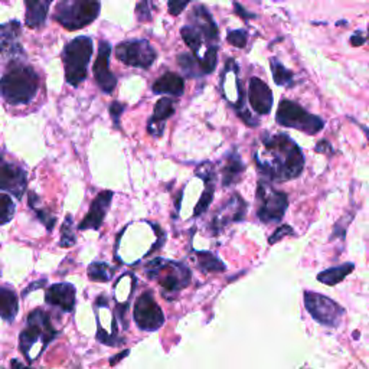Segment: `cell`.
<instances>
[{"instance_id": "obj_1", "label": "cell", "mask_w": 369, "mask_h": 369, "mask_svg": "<svg viewBox=\"0 0 369 369\" xmlns=\"http://www.w3.org/2000/svg\"><path fill=\"white\" fill-rule=\"evenodd\" d=\"M261 147L254 151L252 157L261 176L267 182H287L302 175L304 155L302 147L286 133H263Z\"/></svg>"}, {"instance_id": "obj_2", "label": "cell", "mask_w": 369, "mask_h": 369, "mask_svg": "<svg viewBox=\"0 0 369 369\" xmlns=\"http://www.w3.org/2000/svg\"><path fill=\"white\" fill-rule=\"evenodd\" d=\"M40 89V76L21 61H12L5 76L0 78V96L12 105L29 104Z\"/></svg>"}, {"instance_id": "obj_3", "label": "cell", "mask_w": 369, "mask_h": 369, "mask_svg": "<svg viewBox=\"0 0 369 369\" xmlns=\"http://www.w3.org/2000/svg\"><path fill=\"white\" fill-rule=\"evenodd\" d=\"M58 336L48 313L42 309H35L29 313L26 326L21 332L19 347L29 362L38 359L46 346Z\"/></svg>"}, {"instance_id": "obj_4", "label": "cell", "mask_w": 369, "mask_h": 369, "mask_svg": "<svg viewBox=\"0 0 369 369\" xmlns=\"http://www.w3.org/2000/svg\"><path fill=\"white\" fill-rule=\"evenodd\" d=\"M92 51H94V44L88 36H78L65 45L62 62L65 68V81L69 85L78 87L87 80Z\"/></svg>"}, {"instance_id": "obj_5", "label": "cell", "mask_w": 369, "mask_h": 369, "mask_svg": "<svg viewBox=\"0 0 369 369\" xmlns=\"http://www.w3.org/2000/svg\"><path fill=\"white\" fill-rule=\"evenodd\" d=\"M101 10L96 0H62L55 8L53 19L68 31H78L94 22Z\"/></svg>"}, {"instance_id": "obj_6", "label": "cell", "mask_w": 369, "mask_h": 369, "mask_svg": "<svg viewBox=\"0 0 369 369\" xmlns=\"http://www.w3.org/2000/svg\"><path fill=\"white\" fill-rule=\"evenodd\" d=\"M146 275L152 280H157L162 289L169 293L187 289L192 280V271L187 264L164 260L160 257L146 266Z\"/></svg>"}, {"instance_id": "obj_7", "label": "cell", "mask_w": 369, "mask_h": 369, "mask_svg": "<svg viewBox=\"0 0 369 369\" xmlns=\"http://www.w3.org/2000/svg\"><path fill=\"white\" fill-rule=\"evenodd\" d=\"M275 121L283 127L296 128V130L310 136L318 135L325 127V121L320 117L309 113L300 104L290 100L280 101L279 108H277Z\"/></svg>"}, {"instance_id": "obj_8", "label": "cell", "mask_w": 369, "mask_h": 369, "mask_svg": "<svg viewBox=\"0 0 369 369\" xmlns=\"http://www.w3.org/2000/svg\"><path fill=\"white\" fill-rule=\"evenodd\" d=\"M289 208V198L284 192L275 191L267 180L257 184V216L264 224L279 223Z\"/></svg>"}, {"instance_id": "obj_9", "label": "cell", "mask_w": 369, "mask_h": 369, "mask_svg": "<svg viewBox=\"0 0 369 369\" xmlns=\"http://www.w3.org/2000/svg\"><path fill=\"white\" fill-rule=\"evenodd\" d=\"M304 306L313 319L327 327H338L345 316L339 303L315 291H304Z\"/></svg>"}, {"instance_id": "obj_10", "label": "cell", "mask_w": 369, "mask_h": 369, "mask_svg": "<svg viewBox=\"0 0 369 369\" xmlns=\"http://www.w3.org/2000/svg\"><path fill=\"white\" fill-rule=\"evenodd\" d=\"M116 57L128 67L147 69L156 61L157 52L149 41L132 40L124 41L116 46Z\"/></svg>"}, {"instance_id": "obj_11", "label": "cell", "mask_w": 369, "mask_h": 369, "mask_svg": "<svg viewBox=\"0 0 369 369\" xmlns=\"http://www.w3.org/2000/svg\"><path fill=\"white\" fill-rule=\"evenodd\" d=\"M133 318L139 329L146 332H156L164 323V315L156 303L152 291H144L135 303Z\"/></svg>"}, {"instance_id": "obj_12", "label": "cell", "mask_w": 369, "mask_h": 369, "mask_svg": "<svg viewBox=\"0 0 369 369\" xmlns=\"http://www.w3.org/2000/svg\"><path fill=\"white\" fill-rule=\"evenodd\" d=\"M28 187V175L22 166L9 160L3 152H0V189L22 199Z\"/></svg>"}, {"instance_id": "obj_13", "label": "cell", "mask_w": 369, "mask_h": 369, "mask_svg": "<svg viewBox=\"0 0 369 369\" xmlns=\"http://www.w3.org/2000/svg\"><path fill=\"white\" fill-rule=\"evenodd\" d=\"M96 316H97V339L98 342L108 345V346H116L120 345L119 339V329H117V319L113 315V311L110 310L108 306V299L107 296H98L96 300Z\"/></svg>"}, {"instance_id": "obj_14", "label": "cell", "mask_w": 369, "mask_h": 369, "mask_svg": "<svg viewBox=\"0 0 369 369\" xmlns=\"http://www.w3.org/2000/svg\"><path fill=\"white\" fill-rule=\"evenodd\" d=\"M110 55H112V45L107 41H100L98 55L94 67H92V72H94V80L98 88L104 94H112L117 85V77L110 71Z\"/></svg>"}, {"instance_id": "obj_15", "label": "cell", "mask_w": 369, "mask_h": 369, "mask_svg": "<svg viewBox=\"0 0 369 369\" xmlns=\"http://www.w3.org/2000/svg\"><path fill=\"white\" fill-rule=\"evenodd\" d=\"M246 216H247V202L238 194H234L232 198L228 199L227 204L214 216L211 230L214 231V234H219L228 224L241 223V221L246 219Z\"/></svg>"}, {"instance_id": "obj_16", "label": "cell", "mask_w": 369, "mask_h": 369, "mask_svg": "<svg viewBox=\"0 0 369 369\" xmlns=\"http://www.w3.org/2000/svg\"><path fill=\"white\" fill-rule=\"evenodd\" d=\"M22 26L19 21H10L0 25V53L12 61H19L25 52L21 44Z\"/></svg>"}, {"instance_id": "obj_17", "label": "cell", "mask_w": 369, "mask_h": 369, "mask_svg": "<svg viewBox=\"0 0 369 369\" xmlns=\"http://www.w3.org/2000/svg\"><path fill=\"white\" fill-rule=\"evenodd\" d=\"M189 25L194 26L200 35L205 42L211 46H218L219 41V29L215 24L211 12L204 5L194 6L191 15H189Z\"/></svg>"}, {"instance_id": "obj_18", "label": "cell", "mask_w": 369, "mask_h": 369, "mask_svg": "<svg viewBox=\"0 0 369 369\" xmlns=\"http://www.w3.org/2000/svg\"><path fill=\"white\" fill-rule=\"evenodd\" d=\"M114 194L112 191H103L100 192L96 199L92 200L91 208L88 211V214L84 216V219L80 223L78 230L80 231H87V230H92V231H98L104 223L105 215L112 207V200H113Z\"/></svg>"}, {"instance_id": "obj_19", "label": "cell", "mask_w": 369, "mask_h": 369, "mask_svg": "<svg viewBox=\"0 0 369 369\" xmlns=\"http://www.w3.org/2000/svg\"><path fill=\"white\" fill-rule=\"evenodd\" d=\"M198 178H200L202 180L205 182V191L202 194V196L199 198L198 204L195 207L194 211V216H200L204 215L208 208L211 207L212 200H214V195H215V183H216V171H215V164L212 162H205L199 164L196 168V173Z\"/></svg>"}, {"instance_id": "obj_20", "label": "cell", "mask_w": 369, "mask_h": 369, "mask_svg": "<svg viewBox=\"0 0 369 369\" xmlns=\"http://www.w3.org/2000/svg\"><path fill=\"white\" fill-rule=\"evenodd\" d=\"M45 302L49 306L58 307L65 313H71L76 309L77 290L71 283L52 284L45 291Z\"/></svg>"}, {"instance_id": "obj_21", "label": "cell", "mask_w": 369, "mask_h": 369, "mask_svg": "<svg viewBox=\"0 0 369 369\" xmlns=\"http://www.w3.org/2000/svg\"><path fill=\"white\" fill-rule=\"evenodd\" d=\"M248 101L257 114L267 116L273 108V92L270 87L258 77H252L248 84Z\"/></svg>"}, {"instance_id": "obj_22", "label": "cell", "mask_w": 369, "mask_h": 369, "mask_svg": "<svg viewBox=\"0 0 369 369\" xmlns=\"http://www.w3.org/2000/svg\"><path fill=\"white\" fill-rule=\"evenodd\" d=\"M175 114V101L169 97L160 98L156 105L152 119L147 123V132L153 137H162L164 133V124Z\"/></svg>"}, {"instance_id": "obj_23", "label": "cell", "mask_w": 369, "mask_h": 369, "mask_svg": "<svg viewBox=\"0 0 369 369\" xmlns=\"http://www.w3.org/2000/svg\"><path fill=\"white\" fill-rule=\"evenodd\" d=\"M246 172V164L243 163V159L239 157L237 151H231L225 156V163L221 169V182H223V187H231L235 184L239 179H241L243 173Z\"/></svg>"}, {"instance_id": "obj_24", "label": "cell", "mask_w": 369, "mask_h": 369, "mask_svg": "<svg viewBox=\"0 0 369 369\" xmlns=\"http://www.w3.org/2000/svg\"><path fill=\"white\" fill-rule=\"evenodd\" d=\"M152 91L157 96L168 94L173 97H180L184 91V81L176 72H166L152 85Z\"/></svg>"}, {"instance_id": "obj_25", "label": "cell", "mask_w": 369, "mask_h": 369, "mask_svg": "<svg viewBox=\"0 0 369 369\" xmlns=\"http://www.w3.org/2000/svg\"><path fill=\"white\" fill-rule=\"evenodd\" d=\"M26 15H25V24L28 28L38 29L42 28L46 22L48 12L51 8V2H26Z\"/></svg>"}, {"instance_id": "obj_26", "label": "cell", "mask_w": 369, "mask_h": 369, "mask_svg": "<svg viewBox=\"0 0 369 369\" xmlns=\"http://www.w3.org/2000/svg\"><path fill=\"white\" fill-rule=\"evenodd\" d=\"M17 311H19V302L16 293L12 289L0 287V318L6 322H13Z\"/></svg>"}, {"instance_id": "obj_27", "label": "cell", "mask_w": 369, "mask_h": 369, "mask_svg": "<svg viewBox=\"0 0 369 369\" xmlns=\"http://www.w3.org/2000/svg\"><path fill=\"white\" fill-rule=\"evenodd\" d=\"M355 270L354 263H346L338 267H330L318 274V280L326 286H336Z\"/></svg>"}, {"instance_id": "obj_28", "label": "cell", "mask_w": 369, "mask_h": 369, "mask_svg": "<svg viewBox=\"0 0 369 369\" xmlns=\"http://www.w3.org/2000/svg\"><path fill=\"white\" fill-rule=\"evenodd\" d=\"M198 267L204 273H223L227 270L225 264L209 251H196Z\"/></svg>"}, {"instance_id": "obj_29", "label": "cell", "mask_w": 369, "mask_h": 369, "mask_svg": "<svg viewBox=\"0 0 369 369\" xmlns=\"http://www.w3.org/2000/svg\"><path fill=\"white\" fill-rule=\"evenodd\" d=\"M116 267L110 266L107 263H100V261H96V263H91L88 266V279L91 282H98V283H104V282H110L113 279V275L116 273Z\"/></svg>"}, {"instance_id": "obj_30", "label": "cell", "mask_w": 369, "mask_h": 369, "mask_svg": "<svg viewBox=\"0 0 369 369\" xmlns=\"http://www.w3.org/2000/svg\"><path fill=\"white\" fill-rule=\"evenodd\" d=\"M180 35H182L184 44H187L192 49L194 57L199 58V51H200L202 45L205 44V40L202 38V35L191 25H184L180 29Z\"/></svg>"}, {"instance_id": "obj_31", "label": "cell", "mask_w": 369, "mask_h": 369, "mask_svg": "<svg viewBox=\"0 0 369 369\" xmlns=\"http://www.w3.org/2000/svg\"><path fill=\"white\" fill-rule=\"evenodd\" d=\"M270 65H271V72H273L274 83L277 85H280V87L293 85L294 76H293V72L290 69H287L277 58H271L270 60Z\"/></svg>"}, {"instance_id": "obj_32", "label": "cell", "mask_w": 369, "mask_h": 369, "mask_svg": "<svg viewBox=\"0 0 369 369\" xmlns=\"http://www.w3.org/2000/svg\"><path fill=\"white\" fill-rule=\"evenodd\" d=\"M178 64L183 71L184 77L188 78H198L202 77V72L199 68V61L194 55L189 53H179L178 55Z\"/></svg>"}, {"instance_id": "obj_33", "label": "cell", "mask_w": 369, "mask_h": 369, "mask_svg": "<svg viewBox=\"0 0 369 369\" xmlns=\"http://www.w3.org/2000/svg\"><path fill=\"white\" fill-rule=\"evenodd\" d=\"M29 207L36 212V215H38V219L46 227V230L52 231L55 224H57V218H55L48 209L40 207V199L33 192L29 196Z\"/></svg>"}, {"instance_id": "obj_34", "label": "cell", "mask_w": 369, "mask_h": 369, "mask_svg": "<svg viewBox=\"0 0 369 369\" xmlns=\"http://www.w3.org/2000/svg\"><path fill=\"white\" fill-rule=\"evenodd\" d=\"M199 61V68L202 72V77L212 74L216 68V61H218V46H211L207 49L204 58H198Z\"/></svg>"}, {"instance_id": "obj_35", "label": "cell", "mask_w": 369, "mask_h": 369, "mask_svg": "<svg viewBox=\"0 0 369 369\" xmlns=\"http://www.w3.org/2000/svg\"><path fill=\"white\" fill-rule=\"evenodd\" d=\"M72 216L67 215L64 224L61 227V238H60V247L62 248H69L72 246H76L77 243V235L74 232V227H72Z\"/></svg>"}, {"instance_id": "obj_36", "label": "cell", "mask_w": 369, "mask_h": 369, "mask_svg": "<svg viewBox=\"0 0 369 369\" xmlns=\"http://www.w3.org/2000/svg\"><path fill=\"white\" fill-rule=\"evenodd\" d=\"M15 216V202L8 194H0V225H5Z\"/></svg>"}, {"instance_id": "obj_37", "label": "cell", "mask_w": 369, "mask_h": 369, "mask_svg": "<svg viewBox=\"0 0 369 369\" xmlns=\"http://www.w3.org/2000/svg\"><path fill=\"white\" fill-rule=\"evenodd\" d=\"M227 41L234 45L235 48H246L247 42H248V32L244 29H235V31H230L228 36H227Z\"/></svg>"}, {"instance_id": "obj_38", "label": "cell", "mask_w": 369, "mask_h": 369, "mask_svg": "<svg viewBox=\"0 0 369 369\" xmlns=\"http://www.w3.org/2000/svg\"><path fill=\"white\" fill-rule=\"evenodd\" d=\"M152 3L151 2H140L136 6V16L140 22H149L152 21V13H151Z\"/></svg>"}, {"instance_id": "obj_39", "label": "cell", "mask_w": 369, "mask_h": 369, "mask_svg": "<svg viewBox=\"0 0 369 369\" xmlns=\"http://www.w3.org/2000/svg\"><path fill=\"white\" fill-rule=\"evenodd\" d=\"M124 110H126V104L119 103V101L112 103V105H110V108H108L110 116H112V120H113L116 128H120V117H121Z\"/></svg>"}, {"instance_id": "obj_40", "label": "cell", "mask_w": 369, "mask_h": 369, "mask_svg": "<svg viewBox=\"0 0 369 369\" xmlns=\"http://www.w3.org/2000/svg\"><path fill=\"white\" fill-rule=\"evenodd\" d=\"M287 235H294L293 228H291L290 225H282V227H279V228L275 230V232H274L273 235H270V238H268V244L273 246V244H275V243H279V241H282V239H283L284 237H287Z\"/></svg>"}, {"instance_id": "obj_41", "label": "cell", "mask_w": 369, "mask_h": 369, "mask_svg": "<svg viewBox=\"0 0 369 369\" xmlns=\"http://www.w3.org/2000/svg\"><path fill=\"white\" fill-rule=\"evenodd\" d=\"M188 5H189V2H175V0L172 2L171 0V2L168 3L169 13L173 16H178V15H180V12H183V9H187Z\"/></svg>"}, {"instance_id": "obj_42", "label": "cell", "mask_w": 369, "mask_h": 369, "mask_svg": "<svg viewBox=\"0 0 369 369\" xmlns=\"http://www.w3.org/2000/svg\"><path fill=\"white\" fill-rule=\"evenodd\" d=\"M234 9H235V12L238 13V16H241L244 21H248V19H255V17H257V15H255V13H247L246 8H243V6L239 5V3H234Z\"/></svg>"}, {"instance_id": "obj_43", "label": "cell", "mask_w": 369, "mask_h": 369, "mask_svg": "<svg viewBox=\"0 0 369 369\" xmlns=\"http://www.w3.org/2000/svg\"><path fill=\"white\" fill-rule=\"evenodd\" d=\"M366 42V36L362 32H355L352 36H350V44L354 46H362Z\"/></svg>"}, {"instance_id": "obj_44", "label": "cell", "mask_w": 369, "mask_h": 369, "mask_svg": "<svg viewBox=\"0 0 369 369\" xmlns=\"http://www.w3.org/2000/svg\"><path fill=\"white\" fill-rule=\"evenodd\" d=\"M316 152L318 153H334V147L330 146V143L327 140H320L316 146Z\"/></svg>"}, {"instance_id": "obj_45", "label": "cell", "mask_w": 369, "mask_h": 369, "mask_svg": "<svg viewBox=\"0 0 369 369\" xmlns=\"http://www.w3.org/2000/svg\"><path fill=\"white\" fill-rule=\"evenodd\" d=\"M10 369H26V366L24 363H21L17 359H12Z\"/></svg>"}, {"instance_id": "obj_46", "label": "cell", "mask_w": 369, "mask_h": 369, "mask_svg": "<svg viewBox=\"0 0 369 369\" xmlns=\"http://www.w3.org/2000/svg\"><path fill=\"white\" fill-rule=\"evenodd\" d=\"M126 355H128V350H124V352L121 354V355H119V357H114V358H112V362H116V361H120L123 357H126Z\"/></svg>"}]
</instances>
